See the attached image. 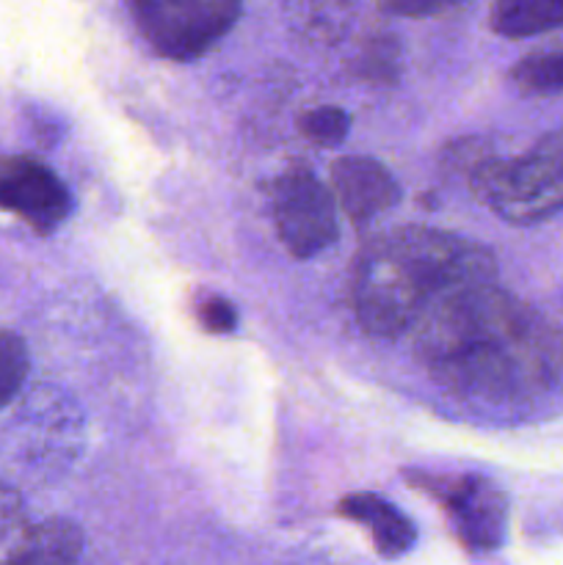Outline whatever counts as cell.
<instances>
[{
    "instance_id": "14",
    "label": "cell",
    "mask_w": 563,
    "mask_h": 565,
    "mask_svg": "<svg viewBox=\"0 0 563 565\" xmlns=\"http://www.w3.org/2000/svg\"><path fill=\"white\" fill-rule=\"evenodd\" d=\"M31 367L28 345L14 331H0V408L9 406L22 390Z\"/></svg>"
},
{
    "instance_id": "3",
    "label": "cell",
    "mask_w": 563,
    "mask_h": 565,
    "mask_svg": "<svg viewBox=\"0 0 563 565\" xmlns=\"http://www.w3.org/2000/svg\"><path fill=\"white\" fill-rule=\"evenodd\" d=\"M475 199L497 218L530 226L563 210V127L513 158L486 154L469 166Z\"/></svg>"
},
{
    "instance_id": "2",
    "label": "cell",
    "mask_w": 563,
    "mask_h": 565,
    "mask_svg": "<svg viewBox=\"0 0 563 565\" xmlns=\"http://www.w3.org/2000/svg\"><path fill=\"white\" fill-rule=\"evenodd\" d=\"M489 279H497V259L484 243L434 226H397L359 252L353 315L368 334L392 340L412 331L445 292Z\"/></svg>"
},
{
    "instance_id": "16",
    "label": "cell",
    "mask_w": 563,
    "mask_h": 565,
    "mask_svg": "<svg viewBox=\"0 0 563 565\" xmlns=\"http://www.w3.org/2000/svg\"><path fill=\"white\" fill-rule=\"evenodd\" d=\"M469 0H375L384 14L395 17H442L450 14V11L464 9Z\"/></svg>"
},
{
    "instance_id": "11",
    "label": "cell",
    "mask_w": 563,
    "mask_h": 565,
    "mask_svg": "<svg viewBox=\"0 0 563 565\" xmlns=\"http://www.w3.org/2000/svg\"><path fill=\"white\" fill-rule=\"evenodd\" d=\"M491 31L506 39H528L563 25V0H495Z\"/></svg>"
},
{
    "instance_id": "8",
    "label": "cell",
    "mask_w": 563,
    "mask_h": 565,
    "mask_svg": "<svg viewBox=\"0 0 563 565\" xmlns=\"http://www.w3.org/2000/svg\"><path fill=\"white\" fill-rule=\"evenodd\" d=\"M331 188L353 226H368L401 202V185L384 163L348 154L331 166Z\"/></svg>"
},
{
    "instance_id": "7",
    "label": "cell",
    "mask_w": 563,
    "mask_h": 565,
    "mask_svg": "<svg viewBox=\"0 0 563 565\" xmlns=\"http://www.w3.org/2000/svg\"><path fill=\"white\" fill-rule=\"evenodd\" d=\"M0 210L20 215L39 235H50L70 215L72 196L39 160L6 158L0 160Z\"/></svg>"
},
{
    "instance_id": "5",
    "label": "cell",
    "mask_w": 563,
    "mask_h": 565,
    "mask_svg": "<svg viewBox=\"0 0 563 565\" xmlns=\"http://www.w3.org/2000/svg\"><path fill=\"white\" fill-rule=\"evenodd\" d=\"M412 486H419L439 500L453 524L458 544L472 555L500 550L508 530V500L491 480L480 475H412Z\"/></svg>"
},
{
    "instance_id": "12",
    "label": "cell",
    "mask_w": 563,
    "mask_h": 565,
    "mask_svg": "<svg viewBox=\"0 0 563 565\" xmlns=\"http://www.w3.org/2000/svg\"><path fill=\"white\" fill-rule=\"evenodd\" d=\"M287 22L309 42L331 44L351 20V0H287Z\"/></svg>"
},
{
    "instance_id": "15",
    "label": "cell",
    "mask_w": 563,
    "mask_h": 565,
    "mask_svg": "<svg viewBox=\"0 0 563 565\" xmlns=\"http://www.w3.org/2000/svg\"><path fill=\"white\" fill-rule=\"evenodd\" d=\"M348 127H351V119L346 110L334 108V105H320L301 116V132L320 147H337L346 141Z\"/></svg>"
},
{
    "instance_id": "6",
    "label": "cell",
    "mask_w": 563,
    "mask_h": 565,
    "mask_svg": "<svg viewBox=\"0 0 563 565\" xmlns=\"http://www.w3.org/2000/svg\"><path fill=\"white\" fill-rule=\"evenodd\" d=\"M274 221L279 241L298 259H309L337 241V207L331 191L307 169H293L274 188Z\"/></svg>"
},
{
    "instance_id": "13",
    "label": "cell",
    "mask_w": 563,
    "mask_h": 565,
    "mask_svg": "<svg viewBox=\"0 0 563 565\" xmlns=\"http://www.w3.org/2000/svg\"><path fill=\"white\" fill-rule=\"evenodd\" d=\"M513 86L530 97L563 94V47L535 50L511 70Z\"/></svg>"
},
{
    "instance_id": "4",
    "label": "cell",
    "mask_w": 563,
    "mask_h": 565,
    "mask_svg": "<svg viewBox=\"0 0 563 565\" xmlns=\"http://www.w3.org/2000/svg\"><path fill=\"white\" fill-rule=\"evenodd\" d=\"M152 50L171 61H193L213 50L241 17V0H127Z\"/></svg>"
},
{
    "instance_id": "18",
    "label": "cell",
    "mask_w": 563,
    "mask_h": 565,
    "mask_svg": "<svg viewBox=\"0 0 563 565\" xmlns=\"http://www.w3.org/2000/svg\"><path fill=\"white\" fill-rule=\"evenodd\" d=\"M20 511H22L20 497H17L9 486L0 483V541L17 527V522H20Z\"/></svg>"
},
{
    "instance_id": "9",
    "label": "cell",
    "mask_w": 563,
    "mask_h": 565,
    "mask_svg": "<svg viewBox=\"0 0 563 565\" xmlns=\"http://www.w3.org/2000/svg\"><path fill=\"white\" fill-rule=\"evenodd\" d=\"M340 513L351 522L362 524L373 539L375 552L384 561H397L406 555L417 541L412 519L403 511H397L392 502H386L379 494H351L340 502Z\"/></svg>"
},
{
    "instance_id": "1",
    "label": "cell",
    "mask_w": 563,
    "mask_h": 565,
    "mask_svg": "<svg viewBox=\"0 0 563 565\" xmlns=\"http://www.w3.org/2000/svg\"><path fill=\"white\" fill-rule=\"evenodd\" d=\"M412 331L431 379L472 401H530L563 373L561 331L497 279L445 292Z\"/></svg>"
},
{
    "instance_id": "17",
    "label": "cell",
    "mask_w": 563,
    "mask_h": 565,
    "mask_svg": "<svg viewBox=\"0 0 563 565\" xmlns=\"http://www.w3.org/2000/svg\"><path fill=\"white\" fill-rule=\"evenodd\" d=\"M199 323L210 331V334H230L237 323V312L230 301L224 298H208L204 303H199L196 309Z\"/></svg>"
},
{
    "instance_id": "10",
    "label": "cell",
    "mask_w": 563,
    "mask_h": 565,
    "mask_svg": "<svg viewBox=\"0 0 563 565\" xmlns=\"http://www.w3.org/2000/svg\"><path fill=\"white\" fill-rule=\"evenodd\" d=\"M83 552V533L66 519H47L33 524L20 535L11 552L6 555L9 563L44 565V563H72Z\"/></svg>"
}]
</instances>
